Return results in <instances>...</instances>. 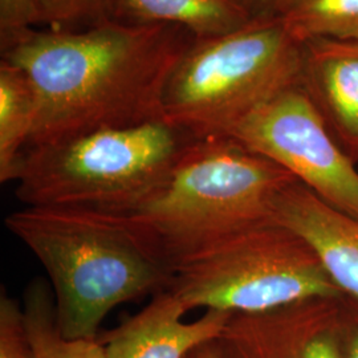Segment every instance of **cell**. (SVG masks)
<instances>
[{
    "label": "cell",
    "instance_id": "obj_1",
    "mask_svg": "<svg viewBox=\"0 0 358 358\" xmlns=\"http://www.w3.org/2000/svg\"><path fill=\"white\" fill-rule=\"evenodd\" d=\"M195 38L176 26L105 19L83 31L31 29L1 50L36 97L28 148L164 120L171 71Z\"/></svg>",
    "mask_w": 358,
    "mask_h": 358
},
{
    "label": "cell",
    "instance_id": "obj_2",
    "mask_svg": "<svg viewBox=\"0 0 358 358\" xmlns=\"http://www.w3.org/2000/svg\"><path fill=\"white\" fill-rule=\"evenodd\" d=\"M45 269L68 340H93L115 307L169 289L173 269L125 215L27 206L4 220Z\"/></svg>",
    "mask_w": 358,
    "mask_h": 358
},
{
    "label": "cell",
    "instance_id": "obj_3",
    "mask_svg": "<svg viewBox=\"0 0 358 358\" xmlns=\"http://www.w3.org/2000/svg\"><path fill=\"white\" fill-rule=\"evenodd\" d=\"M294 182L232 137L194 138L164 186L125 217L174 272L224 238L275 220L279 196Z\"/></svg>",
    "mask_w": 358,
    "mask_h": 358
},
{
    "label": "cell",
    "instance_id": "obj_4",
    "mask_svg": "<svg viewBox=\"0 0 358 358\" xmlns=\"http://www.w3.org/2000/svg\"><path fill=\"white\" fill-rule=\"evenodd\" d=\"M192 140L159 120L31 146L16 173V196L27 206L127 215L164 186Z\"/></svg>",
    "mask_w": 358,
    "mask_h": 358
},
{
    "label": "cell",
    "instance_id": "obj_5",
    "mask_svg": "<svg viewBox=\"0 0 358 358\" xmlns=\"http://www.w3.org/2000/svg\"><path fill=\"white\" fill-rule=\"evenodd\" d=\"M301 57L303 43L279 16L195 38L167 80L164 121L194 138L229 136L259 106L300 83Z\"/></svg>",
    "mask_w": 358,
    "mask_h": 358
},
{
    "label": "cell",
    "instance_id": "obj_6",
    "mask_svg": "<svg viewBox=\"0 0 358 358\" xmlns=\"http://www.w3.org/2000/svg\"><path fill=\"white\" fill-rule=\"evenodd\" d=\"M189 310L259 313L344 297L312 247L276 220L213 244L174 271L169 288Z\"/></svg>",
    "mask_w": 358,
    "mask_h": 358
},
{
    "label": "cell",
    "instance_id": "obj_7",
    "mask_svg": "<svg viewBox=\"0 0 358 358\" xmlns=\"http://www.w3.org/2000/svg\"><path fill=\"white\" fill-rule=\"evenodd\" d=\"M229 137L284 167L333 208L358 219V164L336 141L300 83L259 106Z\"/></svg>",
    "mask_w": 358,
    "mask_h": 358
},
{
    "label": "cell",
    "instance_id": "obj_8",
    "mask_svg": "<svg viewBox=\"0 0 358 358\" xmlns=\"http://www.w3.org/2000/svg\"><path fill=\"white\" fill-rule=\"evenodd\" d=\"M341 299L234 313L215 338L219 358H340Z\"/></svg>",
    "mask_w": 358,
    "mask_h": 358
},
{
    "label": "cell",
    "instance_id": "obj_9",
    "mask_svg": "<svg viewBox=\"0 0 358 358\" xmlns=\"http://www.w3.org/2000/svg\"><path fill=\"white\" fill-rule=\"evenodd\" d=\"M187 309L170 289L154 294L146 307L110 331L100 333L105 358H186L215 340L234 313L207 309L192 322Z\"/></svg>",
    "mask_w": 358,
    "mask_h": 358
},
{
    "label": "cell",
    "instance_id": "obj_10",
    "mask_svg": "<svg viewBox=\"0 0 358 358\" xmlns=\"http://www.w3.org/2000/svg\"><path fill=\"white\" fill-rule=\"evenodd\" d=\"M300 85L336 141L358 164V40L304 41Z\"/></svg>",
    "mask_w": 358,
    "mask_h": 358
},
{
    "label": "cell",
    "instance_id": "obj_11",
    "mask_svg": "<svg viewBox=\"0 0 358 358\" xmlns=\"http://www.w3.org/2000/svg\"><path fill=\"white\" fill-rule=\"evenodd\" d=\"M275 220L312 247L344 297L358 300V219L333 208L297 180L279 196Z\"/></svg>",
    "mask_w": 358,
    "mask_h": 358
},
{
    "label": "cell",
    "instance_id": "obj_12",
    "mask_svg": "<svg viewBox=\"0 0 358 358\" xmlns=\"http://www.w3.org/2000/svg\"><path fill=\"white\" fill-rule=\"evenodd\" d=\"M108 19L131 26H176L207 38L234 32L252 17L241 0H110Z\"/></svg>",
    "mask_w": 358,
    "mask_h": 358
},
{
    "label": "cell",
    "instance_id": "obj_13",
    "mask_svg": "<svg viewBox=\"0 0 358 358\" xmlns=\"http://www.w3.org/2000/svg\"><path fill=\"white\" fill-rule=\"evenodd\" d=\"M36 121V97L26 75L1 60L0 64V182L16 178Z\"/></svg>",
    "mask_w": 358,
    "mask_h": 358
},
{
    "label": "cell",
    "instance_id": "obj_14",
    "mask_svg": "<svg viewBox=\"0 0 358 358\" xmlns=\"http://www.w3.org/2000/svg\"><path fill=\"white\" fill-rule=\"evenodd\" d=\"M23 310L35 358H105L99 338L68 340L62 334L53 294L44 280L36 279L28 285Z\"/></svg>",
    "mask_w": 358,
    "mask_h": 358
},
{
    "label": "cell",
    "instance_id": "obj_15",
    "mask_svg": "<svg viewBox=\"0 0 358 358\" xmlns=\"http://www.w3.org/2000/svg\"><path fill=\"white\" fill-rule=\"evenodd\" d=\"M299 41L358 40V0H285L278 13Z\"/></svg>",
    "mask_w": 358,
    "mask_h": 358
},
{
    "label": "cell",
    "instance_id": "obj_16",
    "mask_svg": "<svg viewBox=\"0 0 358 358\" xmlns=\"http://www.w3.org/2000/svg\"><path fill=\"white\" fill-rule=\"evenodd\" d=\"M0 358H35L24 310L13 297H0Z\"/></svg>",
    "mask_w": 358,
    "mask_h": 358
},
{
    "label": "cell",
    "instance_id": "obj_17",
    "mask_svg": "<svg viewBox=\"0 0 358 358\" xmlns=\"http://www.w3.org/2000/svg\"><path fill=\"white\" fill-rule=\"evenodd\" d=\"M45 23L55 29L96 24L108 19L110 0H40Z\"/></svg>",
    "mask_w": 358,
    "mask_h": 358
},
{
    "label": "cell",
    "instance_id": "obj_18",
    "mask_svg": "<svg viewBox=\"0 0 358 358\" xmlns=\"http://www.w3.org/2000/svg\"><path fill=\"white\" fill-rule=\"evenodd\" d=\"M40 23H45L40 0H0L1 50Z\"/></svg>",
    "mask_w": 358,
    "mask_h": 358
},
{
    "label": "cell",
    "instance_id": "obj_19",
    "mask_svg": "<svg viewBox=\"0 0 358 358\" xmlns=\"http://www.w3.org/2000/svg\"><path fill=\"white\" fill-rule=\"evenodd\" d=\"M340 358H358V300L341 299L338 327Z\"/></svg>",
    "mask_w": 358,
    "mask_h": 358
},
{
    "label": "cell",
    "instance_id": "obj_20",
    "mask_svg": "<svg viewBox=\"0 0 358 358\" xmlns=\"http://www.w3.org/2000/svg\"><path fill=\"white\" fill-rule=\"evenodd\" d=\"M252 19L278 16L285 0H241Z\"/></svg>",
    "mask_w": 358,
    "mask_h": 358
},
{
    "label": "cell",
    "instance_id": "obj_21",
    "mask_svg": "<svg viewBox=\"0 0 358 358\" xmlns=\"http://www.w3.org/2000/svg\"><path fill=\"white\" fill-rule=\"evenodd\" d=\"M186 358H219L215 340L198 346Z\"/></svg>",
    "mask_w": 358,
    "mask_h": 358
}]
</instances>
